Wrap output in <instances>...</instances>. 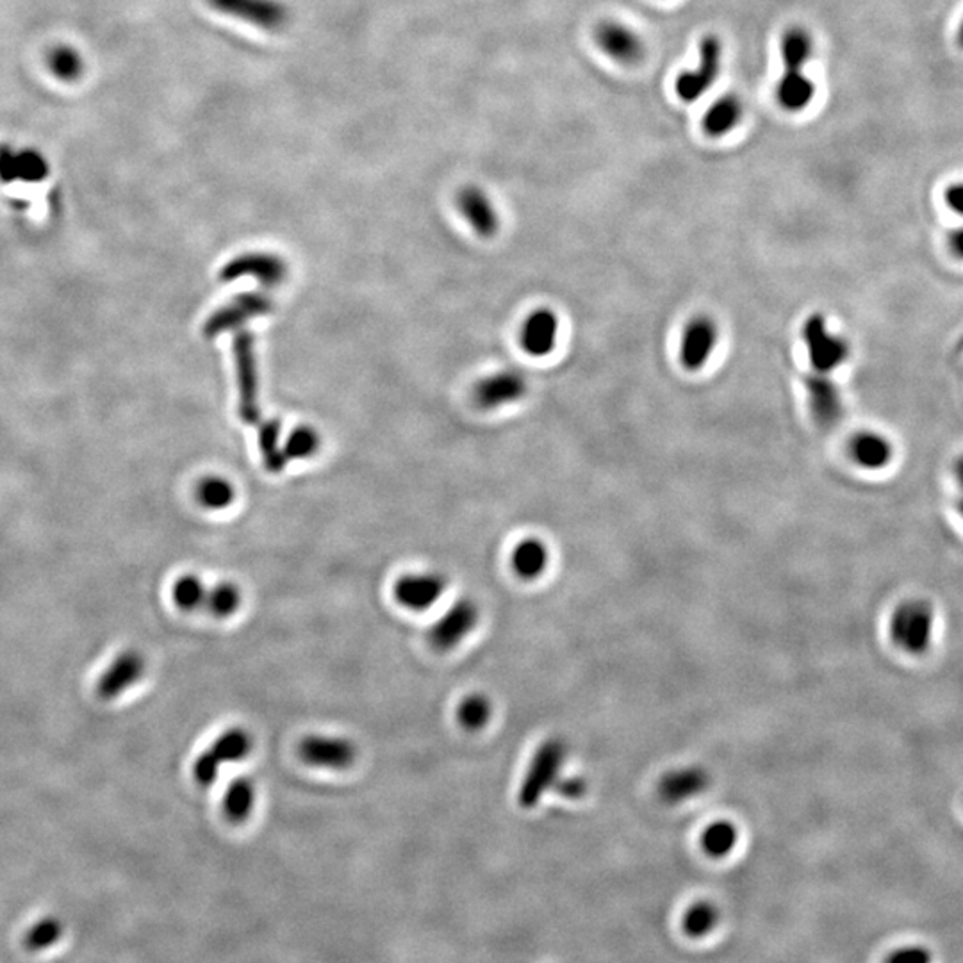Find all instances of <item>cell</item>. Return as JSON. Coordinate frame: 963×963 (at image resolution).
<instances>
[{"label": "cell", "instance_id": "1", "mask_svg": "<svg viewBox=\"0 0 963 963\" xmlns=\"http://www.w3.org/2000/svg\"><path fill=\"white\" fill-rule=\"evenodd\" d=\"M779 46L784 57V74L776 90L779 106L787 112H803L816 95V84L805 74L814 43L805 29L793 28L784 34Z\"/></svg>", "mask_w": 963, "mask_h": 963}, {"label": "cell", "instance_id": "2", "mask_svg": "<svg viewBox=\"0 0 963 963\" xmlns=\"http://www.w3.org/2000/svg\"><path fill=\"white\" fill-rule=\"evenodd\" d=\"M936 613L930 599H904L890 616V639L903 653L922 657L935 637Z\"/></svg>", "mask_w": 963, "mask_h": 963}, {"label": "cell", "instance_id": "3", "mask_svg": "<svg viewBox=\"0 0 963 963\" xmlns=\"http://www.w3.org/2000/svg\"><path fill=\"white\" fill-rule=\"evenodd\" d=\"M566 762V741L561 737L546 739L535 750L531 764L526 767L525 776L521 779L520 793H517V802H520L521 807H537L546 794L555 791L558 779L563 778Z\"/></svg>", "mask_w": 963, "mask_h": 963}, {"label": "cell", "instance_id": "4", "mask_svg": "<svg viewBox=\"0 0 963 963\" xmlns=\"http://www.w3.org/2000/svg\"><path fill=\"white\" fill-rule=\"evenodd\" d=\"M254 750V737L249 730L229 729L218 735L206 752L197 756L193 764V778L202 787L217 782L223 765L235 764L247 758Z\"/></svg>", "mask_w": 963, "mask_h": 963}, {"label": "cell", "instance_id": "5", "mask_svg": "<svg viewBox=\"0 0 963 963\" xmlns=\"http://www.w3.org/2000/svg\"><path fill=\"white\" fill-rule=\"evenodd\" d=\"M803 342L808 359L816 374L831 375L849 359V343L839 334L831 333L825 316L812 314L803 325Z\"/></svg>", "mask_w": 963, "mask_h": 963}, {"label": "cell", "instance_id": "6", "mask_svg": "<svg viewBox=\"0 0 963 963\" xmlns=\"http://www.w3.org/2000/svg\"><path fill=\"white\" fill-rule=\"evenodd\" d=\"M235 377L240 389V418L244 423L255 425L261 420L259 407L258 357L252 334L241 333L234 337Z\"/></svg>", "mask_w": 963, "mask_h": 963}, {"label": "cell", "instance_id": "7", "mask_svg": "<svg viewBox=\"0 0 963 963\" xmlns=\"http://www.w3.org/2000/svg\"><path fill=\"white\" fill-rule=\"evenodd\" d=\"M218 13L278 33L290 22V10L279 0H208Z\"/></svg>", "mask_w": 963, "mask_h": 963}, {"label": "cell", "instance_id": "8", "mask_svg": "<svg viewBox=\"0 0 963 963\" xmlns=\"http://www.w3.org/2000/svg\"><path fill=\"white\" fill-rule=\"evenodd\" d=\"M479 605L470 598L457 599L447 613L433 622L429 642L433 650L450 651L464 641L479 625Z\"/></svg>", "mask_w": 963, "mask_h": 963}, {"label": "cell", "instance_id": "9", "mask_svg": "<svg viewBox=\"0 0 963 963\" xmlns=\"http://www.w3.org/2000/svg\"><path fill=\"white\" fill-rule=\"evenodd\" d=\"M273 310L272 300L263 293H244L232 300L231 304L223 305L222 310L212 313L208 322L203 323L206 337H218L234 328L243 327L250 320L264 316Z\"/></svg>", "mask_w": 963, "mask_h": 963}, {"label": "cell", "instance_id": "10", "mask_svg": "<svg viewBox=\"0 0 963 963\" xmlns=\"http://www.w3.org/2000/svg\"><path fill=\"white\" fill-rule=\"evenodd\" d=\"M299 755L305 764L318 770L342 771L357 758V747L350 739L336 735H310L300 742Z\"/></svg>", "mask_w": 963, "mask_h": 963}, {"label": "cell", "instance_id": "11", "mask_svg": "<svg viewBox=\"0 0 963 963\" xmlns=\"http://www.w3.org/2000/svg\"><path fill=\"white\" fill-rule=\"evenodd\" d=\"M447 587V578L441 573H409L395 582L392 595L404 609L421 613L438 604Z\"/></svg>", "mask_w": 963, "mask_h": 963}, {"label": "cell", "instance_id": "12", "mask_svg": "<svg viewBox=\"0 0 963 963\" xmlns=\"http://www.w3.org/2000/svg\"><path fill=\"white\" fill-rule=\"evenodd\" d=\"M721 69V42L715 36L703 38L700 46V63L697 69L683 72L677 81L678 97L694 102L703 97L714 83Z\"/></svg>", "mask_w": 963, "mask_h": 963}, {"label": "cell", "instance_id": "13", "mask_svg": "<svg viewBox=\"0 0 963 963\" xmlns=\"http://www.w3.org/2000/svg\"><path fill=\"white\" fill-rule=\"evenodd\" d=\"M720 342L718 323L706 316H698L687 323L680 342V360L689 371H698L709 363Z\"/></svg>", "mask_w": 963, "mask_h": 963}, {"label": "cell", "instance_id": "14", "mask_svg": "<svg viewBox=\"0 0 963 963\" xmlns=\"http://www.w3.org/2000/svg\"><path fill=\"white\" fill-rule=\"evenodd\" d=\"M145 669L144 655L136 650L122 651L98 678V697L106 701L116 700L144 678Z\"/></svg>", "mask_w": 963, "mask_h": 963}, {"label": "cell", "instance_id": "15", "mask_svg": "<svg viewBox=\"0 0 963 963\" xmlns=\"http://www.w3.org/2000/svg\"><path fill=\"white\" fill-rule=\"evenodd\" d=\"M287 275V264L279 255L244 254L232 259L220 272L223 282H232L241 278L258 279L263 286L275 287L284 282Z\"/></svg>", "mask_w": 963, "mask_h": 963}, {"label": "cell", "instance_id": "16", "mask_svg": "<svg viewBox=\"0 0 963 963\" xmlns=\"http://www.w3.org/2000/svg\"><path fill=\"white\" fill-rule=\"evenodd\" d=\"M710 775L705 767L685 765L671 770L659 782V797L668 805H682L694 797L706 793L710 787Z\"/></svg>", "mask_w": 963, "mask_h": 963}, {"label": "cell", "instance_id": "17", "mask_svg": "<svg viewBox=\"0 0 963 963\" xmlns=\"http://www.w3.org/2000/svg\"><path fill=\"white\" fill-rule=\"evenodd\" d=\"M808 407L817 423L834 427L844 416V398L830 375L814 374L807 380Z\"/></svg>", "mask_w": 963, "mask_h": 963}, {"label": "cell", "instance_id": "18", "mask_svg": "<svg viewBox=\"0 0 963 963\" xmlns=\"http://www.w3.org/2000/svg\"><path fill=\"white\" fill-rule=\"evenodd\" d=\"M526 378L517 371H500L477 384L475 401L482 409L509 406L525 397Z\"/></svg>", "mask_w": 963, "mask_h": 963}, {"label": "cell", "instance_id": "19", "mask_svg": "<svg viewBox=\"0 0 963 963\" xmlns=\"http://www.w3.org/2000/svg\"><path fill=\"white\" fill-rule=\"evenodd\" d=\"M596 42L607 56L619 63H636L641 60L645 52L639 34L627 28L625 23L614 22V20L599 23L596 29Z\"/></svg>", "mask_w": 963, "mask_h": 963}, {"label": "cell", "instance_id": "20", "mask_svg": "<svg viewBox=\"0 0 963 963\" xmlns=\"http://www.w3.org/2000/svg\"><path fill=\"white\" fill-rule=\"evenodd\" d=\"M558 316L552 310L541 307L531 313L521 328V346L532 357L552 354L557 345Z\"/></svg>", "mask_w": 963, "mask_h": 963}, {"label": "cell", "instance_id": "21", "mask_svg": "<svg viewBox=\"0 0 963 963\" xmlns=\"http://www.w3.org/2000/svg\"><path fill=\"white\" fill-rule=\"evenodd\" d=\"M457 206L465 222L470 223L477 234L491 238L499 232V212L482 189L477 186L462 189L457 197Z\"/></svg>", "mask_w": 963, "mask_h": 963}, {"label": "cell", "instance_id": "22", "mask_svg": "<svg viewBox=\"0 0 963 963\" xmlns=\"http://www.w3.org/2000/svg\"><path fill=\"white\" fill-rule=\"evenodd\" d=\"M849 453L863 470L880 471L894 461V444L883 433L863 430L852 436Z\"/></svg>", "mask_w": 963, "mask_h": 963}, {"label": "cell", "instance_id": "23", "mask_svg": "<svg viewBox=\"0 0 963 963\" xmlns=\"http://www.w3.org/2000/svg\"><path fill=\"white\" fill-rule=\"evenodd\" d=\"M549 549L544 541L528 537L512 549L511 566L523 580H537L548 569Z\"/></svg>", "mask_w": 963, "mask_h": 963}, {"label": "cell", "instance_id": "24", "mask_svg": "<svg viewBox=\"0 0 963 963\" xmlns=\"http://www.w3.org/2000/svg\"><path fill=\"white\" fill-rule=\"evenodd\" d=\"M255 807V787L250 779L235 778L223 794V816L232 825H241L252 816Z\"/></svg>", "mask_w": 963, "mask_h": 963}, {"label": "cell", "instance_id": "25", "mask_svg": "<svg viewBox=\"0 0 963 963\" xmlns=\"http://www.w3.org/2000/svg\"><path fill=\"white\" fill-rule=\"evenodd\" d=\"M45 63L49 72L61 83H75L77 78L83 77L84 66H86L83 54L75 46L65 43L52 46L51 51L46 52Z\"/></svg>", "mask_w": 963, "mask_h": 963}, {"label": "cell", "instance_id": "26", "mask_svg": "<svg viewBox=\"0 0 963 963\" xmlns=\"http://www.w3.org/2000/svg\"><path fill=\"white\" fill-rule=\"evenodd\" d=\"M741 101L737 97H733V95H724V97L718 98L709 107V112H706L705 118H703V127H705L706 134L714 136V138H720V136H724V134L733 130V127L741 122Z\"/></svg>", "mask_w": 963, "mask_h": 963}, {"label": "cell", "instance_id": "27", "mask_svg": "<svg viewBox=\"0 0 963 963\" xmlns=\"http://www.w3.org/2000/svg\"><path fill=\"white\" fill-rule=\"evenodd\" d=\"M737 844L739 830L732 820H715L701 835V846L712 858L729 857Z\"/></svg>", "mask_w": 963, "mask_h": 963}, {"label": "cell", "instance_id": "28", "mask_svg": "<svg viewBox=\"0 0 963 963\" xmlns=\"http://www.w3.org/2000/svg\"><path fill=\"white\" fill-rule=\"evenodd\" d=\"M721 910L718 904L712 901H697L687 908L683 915L682 928L687 936L691 939H701L709 935L720 924Z\"/></svg>", "mask_w": 963, "mask_h": 963}, {"label": "cell", "instance_id": "29", "mask_svg": "<svg viewBox=\"0 0 963 963\" xmlns=\"http://www.w3.org/2000/svg\"><path fill=\"white\" fill-rule=\"evenodd\" d=\"M65 927L56 918H42L33 922L23 933V948L31 953L51 950L63 939Z\"/></svg>", "mask_w": 963, "mask_h": 963}, {"label": "cell", "instance_id": "30", "mask_svg": "<svg viewBox=\"0 0 963 963\" xmlns=\"http://www.w3.org/2000/svg\"><path fill=\"white\" fill-rule=\"evenodd\" d=\"M209 587H206L199 576L182 575L171 587V598L177 609L185 613H197L206 607Z\"/></svg>", "mask_w": 963, "mask_h": 963}, {"label": "cell", "instance_id": "31", "mask_svg": "<svg viewBox=\"0 0 963 963\" xmlns=\"http://www.w3.org/2000/svg\"><path fill=\"white\" fill-rule=\"evenodd\" d=\"M491 718H493V703L488 697L479 694V692L465 697L457 709V720L468 732H479V730L485 729Z\"/></svg>", "mask_w": 963, "mask_h": 963}, {"label": "cell", "instance_id": "32", "mask_svg": "<svg viewBox=\"0 0 963 963\" xmlns=\"http://www.w3.org/2000/svg\"><path fill=\"white\" fill-rule=\"evenodd\" d=\"M235 499V491L229 480L222 477H206L197 485V500L203 509L209 511H222L231 507Z\"/></svg>", "mask_w": 963, "mask_h": 963}, {"label": "cell", "instance_id": "33", "mask_svg": "<svg viewBox=\"0 0 963 963\" xmlns=\"http://www.w3.org/2000/svg\"><path fill=\"white\" fill-rule=\"evenodd\" d=\"M243 601L240 587L231 582H220L214 587H209L208 599L203 609L211 613L214 618H231L238 613Z\"/></svg>", "mask_w": 963, "mask_h": 963}, {"label": "cell", "instance_id": "34", "mask_svg": "<svg viewBox=\"0 0 963 963\" xmlns=\"http://www.w3.org/2000/svg\"><path fill=\"white\" fill-rule=\"evenodd\" d=\"M279 436H281V423L278 420L268 421L259 429V444L264 457V465L270 473H281L287 465L284 450L279 448Z\"/></svg>", "mask_w": 963, "mask_h": 963}, {"label": "cell", "instance_id": "35", "mask_svg": "<svg viewBox=\"0 0 963 963\" xmlns=\"http://www.w3.org/2000/svg\"><path fill=\"white\" fill-rule=\"evenodd\" d=\"M320 436L316 430L311 427H299L295 432L287 438L286 447H284V457L286 461H299V459H310L311 456L318 452Z\"/></svg>", "mask_w": 963, "mask_h": 963}, {"label": "cell", "instance_id": "36", "mask_svg": "<svg viewBox=\"0 0 963 963\" xmlns=\"http://www.w3.org/2000/svg\"><path fill=\"white\" fill-rule=\"evenodd\" d=\"M886 963H933V953L924 945H907L892 951Z\"/></svg>", "mask_w": 963, "mask_h": 963}, {"label": "cell", "instance_id": "37", "mask_svg": "<svg viewBox=\"0 0 963 963\" xmlns=\"http://www.w3.org/2000/svg\"><path fill=\"white\" fill-rule=\"evenodd\" d=\"M561 796L566 797V799H580V797L586 796L587 793V782L580 776H567V778L558 779L557 787H555Z\"/></svg>", "mask_w": 963, "mask_h": 963}, {"label": "cell", "instance_id": "38", "mask_svg": "<svg viewBox=\"0 0 963 963\" xmlns=\"http://www.w3.org/2000/svg\"><path fill=\"white\" fill-rule=\"evenodd\" d=\"M945 206L963 218V182H954L944 193Z\"/></svg>", "mask_w": 963, "mask_h": 963}, {"label": "cell", "instance_id": "39", "mask_svg": "<svg viewBox=\"0 0 963 963\" xmlns=\"http://www.w3.org/2000/svg\"><path fill=\"white\" fill-rule=\"evenodd\" d=\"M948 247H950L951 254L954 258L963 261V226L956 227L953 231L948 235Z\"/></svg>", "mask_w": 963, "mask_h": 963}, {"label": "cell", "instance_id": "40", "mask_svg": "<svg viewBox=\"0 0 963 963\" xmlns=\"http://www.w3.org/2000/svg\"><path fill=\"white\" fill-rule=\"evenodd\" d=\"M956 485H959V499H956V509H959L960 517H962L963 521V484Z\"/></svg>", "mask_w": 963, "mask_h": 963}, {"label": "cell", "instance_id": "41", "mask_svg": "<svg viewBox=\"0 0 963 963\" xmlns=\"http://www.w3.org/2000/svg\"><path fill=\"white\" fill-rule=\"evenodd\" d=\"M956 43H959L960 49H963V20L960 22L959 31H956Z\"/></svg>", "mask_w": 963, "mask_h": 963}]
</instances>
